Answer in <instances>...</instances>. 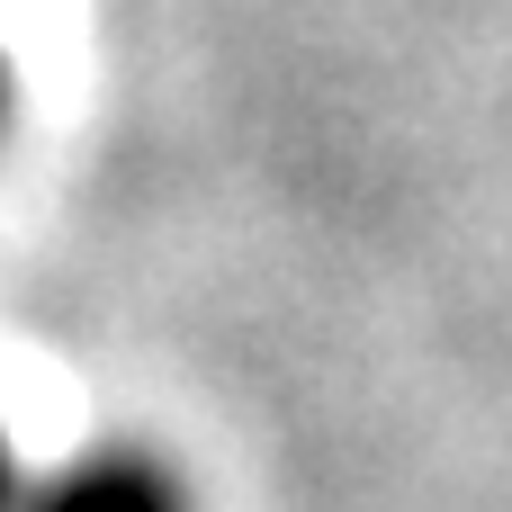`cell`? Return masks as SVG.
<instances>
[{"label": "cell", "mask_w": 512, "mask_h": 512, "mask_svg": "<svg viewBox=\"0 0 512 512\" xmlns=\"http://www.w3.org/2000/svg\"><path fill=\"white\" fill-rule=\"evenodd\" d=\"M36 512H180V486L153 459H90V468L54 477Z\"/></svg>", "instance_id": "obj_1"}, {"label": "cell", "mask_w": 512, "mask_h": 512, "mask_svg": "<svg viewBox=\"0 0 512 512\" xmlns=\"http://www.w3.org/2000/svg\"><path fill=\"white\" fill-rule=\"evenodd\" d=\"M0 504H9V441H0Z\"/></svg>", "instance_id": "obj_2"}, {"label": "cell", "mask_w": 512, "mask_h": 512, "mask_svg": "<svg viewBox=\"0 0 512 512\" xmlns=\"http://www.w3.org/2000/svg\"><path fill=\"white\" fill-rule=\"evenodd\" d=\"M0 99H9V72H0Z\"/></svg>", "instance_id": "obj_3"}]
</instances>
